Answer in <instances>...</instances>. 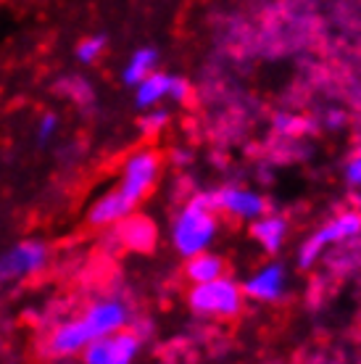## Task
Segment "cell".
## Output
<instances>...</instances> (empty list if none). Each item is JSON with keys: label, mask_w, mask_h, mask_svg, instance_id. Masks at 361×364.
Segmentation results:
<instances>
[{"label": "cell", "mask_w": 361, "mask_h": 364, "mask_svg": "<svg viewBox=\"0 0 361 364\" xmlns=\"http://www.w3.org/2000/svg\"><path fill=\"white\" fill-rule=\"evenodd\" d=\"M55 132H58V119H55L53 114H45V117L40 119V124H37V140H40V143H48Z\"/></svg>", "instance_id": "ac0fdd59"}, {"label": "cell", "mask_w": 361, "mask_h": 364, "mask_svg": "<svg viewBox=\"0 0 361 364\" xmlns=\"http://www.w3.org/2000/svg\"><path fill=\"white\" fill-rule=\"evenodd\" d=\"M114 235L126 251H135V254H148L153 251L158 243V230H156L153 219L143 217V214H126L114 225Z\"/></svg>", "instance_id": "ba28073f"}, {"label": "cell", "mask_w": 361, "mask_h": 364, "mask_svg": "<svg viewBox=\"0 0 361 364\" xmlns=\"http://www.w3.org/2000/svg\"><path fill=\"white\" fill-rule=\"evenodd\" d=\"M169 74H161V72H151L145 80L135 85L137 87V95H135V103L140 109H151L156 106L161 98H169Z\"/></svg>", "instance_id": "7c38bea8"}, {"label": "cell", "mask_w": 361, "mask_h": 364, "mask_svg": "<svg viewBox=\"0 0 361 364\" xmlns=\"http://www.w3.org/2000/svg\"><path fill=\"white\" fill-rule=\"evenodd\" d=\"M140 346H143L140 336L122 328L87 343L82 351V359L87 364H129L137 356Z\"/></svg>", "instance_id": "277c9868"}, {"label": "cell", "mask_w": 361, "mask_h": 364, "mask_svg": "<svg viewBox=\"0 0 361 364\" xmlns=\"http://www.w3.org/2000/svg\"><path fill=\"white\" fill-rule=\"evenodd\" d=\"M206 198L214 211H227V214H232L237 219H256L266 211V200L251 191L225 188V191L208 193Z\"/></svg>", "instance_id": "9c48e42d"}, {"label": "cell", "mask_w": 361, "mask_h": 364, "mask_svg": "<svg viewBox=\"0 0 361 364\" xmlns=\"http://www.w3.org/2000/svg\"><path fill=\"white\" fill-rule=\"evenodd\" d=\"M103 48H106V37H100V35L85 37L80 46H77V58H80L82 64H92V61H98V55L103 53Z\"/></svg>", "instance_id": "2e32d148"}, {"label": "cell", "mask_w": 361, "mask_h": 364, "mask_svg": "<svg viewBox=\"0 0 361 364\" xmlns=\"http://www.w3.org/2000/svg\"><path fill=\"white\" fill-rule=\"evenodd\" d=\"M58 90H63L72 100H77V103H90L92 100L90 85L85 82L82 77H69V80H63V82L58 85Z\"/></svg>", "instance_id": "e0dca14e"}, {"label": "cell", "mask_w": 361, "mask_h": 364, "mask_svg": "<svg viewBox=\"0 0 361 364\" xmlns=\"http://www.w3.org/2000/svg\"><path fill=\"white\" fill-rule=\"evenodd\" d=\"M190 95V85L182 80V77H172L169 80V98L174 100H185Z\"/></svg>", "instance_id": "ffe728a7"}, {"label": "cell", "mask_w": 361, "mask_h": 364, "mask_svg": "<svg viewBox=\"0 0 361 364\" xmlns=\"http://www.w3.org/2000/svg\"><path fill=\"white\" fill-rule=\"evenodd\" d=\"M190 309L206 317H235L243 309V288L237 282L227 280L225 274L217 280L195 282L188 296Z\"/></svg>", "instance_id": "3957f363"}, {"label": "cell", "mask_w": 361, "mask_h": 364, "mask_svg": "<svg viewBox=\"0 0 361 364\" xmlns=\"http://www.w3.org/2000/svg\"><path fill=\"white\" fill-rule=\"evenodd\" d=\"M214 235H217L214 209L206 196H198L180 211V217L174 222V246L182 256H195L206 251V246H211Z\"/></svg>", "instance_id": "7a4b0ae2"}, {"label": "cell", "mask_w": 361, "mask_h": 364, "mask_svg": "<svg viewBox=\"0 0 361 364\" xmlns=\"http://www.w3.org/2000/svg\"><path fill=\"white\" fill-rule=\"evenodd\" d=\"M345 177H348L351 185H361V148H359V154L351 159V164L345 169Z\"/></svg>", "instance_id": "44dd1931"}, {"label": "cell", "mask_w": 361, "mask_h": 364, "mask_svg": "<svg viewBox=\"0 0 361 364\" xmlns=\"http://www.w3.org/2000/svg\"><path fill=\"white\" fill-rule=\"evenodd\" d=\"M359 232H361V217H359V214H353V211H348V214H340V217L333 219L330 225H325L319 232H314V235L303 243V248H301V256H298L301 269H308V267L314 264L316 259H319V254H322L330 243H340V240L356 237Z\"/></svg>", "instance_id": "8992f818"}, {"label": "cell", "mask_w": 361, "mask_h": 364, "mask_svg": "<svg viewBox=\"0 0 361 364\" xmlns=\"http://www.w3.org/2000/svg\"><path fill=\"white\" fill-rule=\"evenodd\" d=\"M158 169H161V161H158V156L153 151L132 154L126 159L124 172H122V185H119L122 196L137 206L151 193L153 182L158 180Z\"/></svg>", "instance_id": "5b68a950"}, {"label": "cell", "mask_w": 361, "mask_h": 364, "mask_svg": "<svg viewBox=\"0 0 361 364\" xmlns=\"http://www.w3.org/2000/svg\"><path fill=\"white\" fill-rule=\"evenodd\" d=\"M132 209H135V203H129V200L122 196V191L117 188V191L100 196V198L92 203V209L87 211V222H90L92 228H111V225H117L122 217H126Z\"/></svg>", "instance_id": "30bf717a"}, {"label": "cell", "mask_w": 361, "mask_h": 364, "mask_svg": "<svg viewBox=\"0 0 361 364\" xmlns=\"http://www.w3.org/2000/svg\"><path fill=\"white\" fill-rule=\"evenodd\" d=\"M243 293L256 301H277L285 293V269L280 264L264 267L243 285Z\"/></svg>", "instance_id": "8fae6325"}, {"label": "cell", "mask_w": 361, "mask_h": 364, "mask_svg": "<svg viewBox=\"0 0 361 364\" xmlns=\"http://www.w3.org/2000/svg\"><path fill=\"white\" fill-rule=\"evenodd\" d=\"M48 262V251L37 240H24L18 246L0 254V285L14 280H24L29 274H37Z\"/></svg>", "instance_id": "52a82bcc"}, {"label": "cell", "mask_w": 361, "mask_h": 364, "mask_svg": "<svg viewBox=\"0 0 361 364\" xmlns=\"http://www.w3.org/2000/svg\"><path fill=\"white\" fill-rule=\"evenodd\" d=\"M274 127L280 129V132H285V135H293V132H301V129L306 127V124H303L298 117H277Z\"/></svg>", "instance_id": "d6986e66"}, {"label": "cell", "mask_w": 361, "mask_h": 364, "mask_svg": "<svg viewBox=\"0 0 361 364\" xmlns=\"http://www.w3.org/2000/svg\"><path fill=\"white\" fill-rule=\"evenodd\" d=\"M285 232H288V222L282 217H256V225L251 228V235L266 251H277L285 240Z\"/></svg>", "instance_id": "4fadbf2b"}, {"label": "cell", "mask_w": 361, "mask_h": 364, "mask_svg": "<svg viewBox=\"0 0 361 364\" xmlns=\"http://www.w3.org/2000/svg\"><path fill=\"white\" fill-rule=\"evenodd\" d=\"M129 311L122 301H98L80 317L61 322L48 338V354L53 356H74L82 354L87 343L95 338H103L114 330L126 328Z\"/></svg>", "instance_id": "6da1fadb"}, {"label": "cell", "mask_w": 361, "mask_h": 364, "mask_svg": "<svg viewBox=\"0 0 361 364\" xmlns=\"http://www.w3.org/2000/svg\"><path fill=\"white\" fill-rule=\"evenodd\" d=\"M188 280L195 285V282H208V280H217L225 274V262L214 254H206L200 251L195 256H188Z\"/></svg>", "instance_id": "5bb4252c"}, {"label": "cell", "mask_w": 361, "mask_h": 364, "mask_svg": "<svg viewBox=\"0 0 361 364\" xmlns=\"http://www.w3.org/2000/svg\"><path fill=\"white\" fill-rule=\"evenodd\" d=\"M166 124V114L163 111H153V114H148V119L143 122V127L148 129V132H153V129L163 127Z\"/></svg>", "instance_id": "7402d4cb"}, {"label": "cell", "mask_w": 361, "mask_h": 364, "mask_svg": "<svg viewBox=\"0 0 361 364\" xmlns=\"http://www.w3.org/2000/svg\"><path fill=\"white\" fill-rule=\"evenodd\" d=\"M156 61H158V53H156L153 48H140V50H135L132 58L124 66V82L137 85L140 80H145L156 69Z\"/></svg>", "instance_id": "9a60e30c"}]
</instances>
